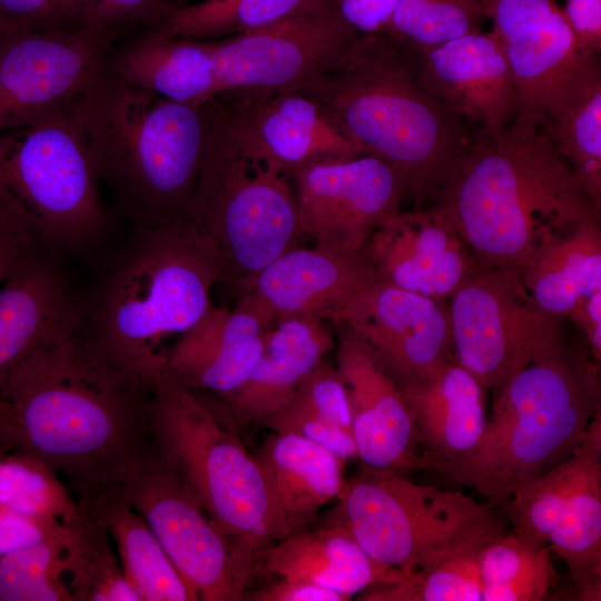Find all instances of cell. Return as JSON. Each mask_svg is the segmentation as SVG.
Here are the masks:
<instances>
[{
    "mask_svg": "<svg viewBox=\"0 0 601 601\" xmlns=\"http://www.w3.org/2000/svg\"><path fill=\"white\" fill-rule=\"evenodd\" d=\"M152 388L78 332L0 378V447L40 460L86 500L122 485L151 449Z\"/></svg>",
    "mask_w": 601,
    "mask_h": 601,
    "instance_id": "1",
    "label": "cell"
},
{
    "mask_svg": "<svg viewBox=\"0 0 601 601\" xmlns=\"http://www.w3.org/2000/svg\"><path fill=\"white\" fill-rule=\"evenodd\" d=\"M434 201L480 262L519 270L552 236L600 219L544 119L529 114L479 132Z\"/></svg>",
    "mask_w": 601,
    "mask_h": 601,
    "instance_id": "2",
    "label": "cell"
},
{
    "mask_svg": "<svg viewBox=\"0 0 601 601\" xmlns=\"http://www.w3.org/2000/svg\"><path fill=\"white\" fill-rule=\"evenodd\" d=\"M299 91L365 155L396 168L417 205L435 199L471 142L417 51L387 33L358 35Z\"/></svg>",
    "mask_w": 601,
    "mask_h": 601,
    "instance_id": "3",
    "label": "cell"
},
{
    "mask_svg": "<svg viewBox=\"0 0 601 601\" xmlns=\"http://www.w3.org/2000/svg\"><path fill=\"white\" fill-rule=\"evenodd\" d=\"M224 263L191 221L134 227L85 292L79 334L105 359L154 387L167 373L165 342L205 315Z\"/></svg>",
    "mask_w": 601,
    "mask_h": 601,
    "instance_id": "4",
    "label": "cell"
},
{
    "mask_svg": "<svg viewBox=\"0 0 601 601\" xmlns=\"http://www.w3.org/2000/svg\"><path fill=\"white\" fill-rule=\"evenodd\" d=\"M117 211L132 227L188 221L205 154L207 102L185 105L128 85L106 66L65 105Z\"/></svg>",
    "mask_w": 601,
    "mask_h": 601,
    "instance_id": "5",
    "label": "cell"
},
{
    "mask_svg": "<svg viewBox=\"0 0 601 601\" xmlns=\"http://www.w3.org/2000/svg\"><path fill=\"white\" fill-rule=\"evenodd\" d=\"M600 410V363L583 343L569 341L493 392L483 435L451 476L504 503L521 484L564 461Z\"/></svg>",
    "mask_w": 601,
    "mask_h": 601,
    "instance_id": "6",
    "label": "cell"
},
{
    "mask_svg": "<svg viewBox=\"0 0 601 601\" xmlns=\"http://www.w3.org/2000/svg\"><path fill=\"white\" fill-rule=\"evenodd\" d=\"M220 401L211 403L166 373L151 392V445L211 521L257 558L275 542L268 495L254 455Z\"/></svg>",
    "mask_w": 601,
    "mask_h": 601,
    "instance_id": "7",
    "label": "cell"
},
{
    "mask_svg": "<svg viewBox=\"0 0 601 601\" xmlns=\"http://www.w3.org/2000/svg\"><path fill=\"white\" fill-rule=\"evenodd\" d=\"M99 184L85 138L63 106L0 134V196L35 245L67 259L95 249L111 224Z\"/></svg>",
    "mask_w": 601,
    "mask_h": 601,
    "instance_id": "8",
    "label": "cell"
},
{
    "mask_svg": "<svg viewBox=\"0 0 601 601\" xmlns=\"http://www.w3.org/2000/svg\"><path fill=\"white\" fill-rule=\"evenodd\" d=\"M337 500L326 521L344 528L374 561L402 573L505 532L486 504L392 470L365 466Z\"/></svg>",
    "mask_w": 601,
    "mask_h": 601,
    "instance_id": "9",
    "label": "cell"
},
{
    "mask_svg": "<svg viewBox=\"0 0 601 601\" xmlns=\"http://www.w3.org/2000/svg\"><path fill=\"white\" fill-rule=\"evenodd\" d=\"M200 177L188 218L218 248L220 280L240 284L297 246L298 208L286 174L245 157L207 102Z\"/></svg>",
    "mask_w": 601,
    "mask_h": 601,
    "instance_id": "10",
    "label": "cell"
},
{
    "mask_svg": "<svg viewBox=\"0 0 601 601\" xmlns=\"http://www.w3.org/2000/svg\"><path fill=\"white\" fill-rule=\"evenodd\" d=\"M447 304L453 357L492 393L570 341L565 318L535 303L516 268L482 264Z\"/></svg>",
    "mask_w": 601,
    "mask_h": 601,
    "instance_id": "11",
    "label": "cell"
},
{
    "mask_svg": "<svg viewBox=\"0 0 601 601\" xmlns=\"http://www.w3.org/2000/svg\"><path fill=\"white\" fill-rule=\"evenodd\" d=\"M121 490L197 601L244 599L256 558L211 521L152 445Z\"/></svg>",
    "mask_w": 601,
    "mask_h": 601,
    "instance_id": "12",
    "label": "cell"
},
{
    "mask_svg": "<svg viewBox=\"0 0 601 601\" xmlns=\"http://www.w3.org/2000/svg\"><path fill=\"white\" fill-rule=\"evenodd\" d=\"M357 36L336 0H322L274 24L207 41L219 93H268L300 90Z\"/></svg>",
    "mask_w": 601,
    "mask_h": 601,
    "instance_id": "13",
    "label": "cell"
},
{
    "mask_svg": "<svg viewBox=\"0 0 601 601\" xmlns=\"http://www.w3.org/2000/svg\"><path fill=\"white\" fill-rule=\"evenodd\" d=\"M292 176L300 238L314 246L357 254L388 217L400 211L406 185L400 171L371 156L316 158Z\"/></svg>",
    "mask_w": 601,
    "mask_h": 601,
    "instance_id": "14",
    "label": "cell"
},
{
    "mask_svg": "<svg viewBox=\"0 0 601 601\" xmlns=\"http://www.w3.org/2000/svg\"><path fill=\"white\" fill-rule=\"evenodd\" d=\"M119 37L88 29L0 39V134L61 108L101 68Z\"/></svg>",
    "mask_w": 601,
    "mask_h": 601,
    "instance_id": "15",
    "label": "cell"
},
{
    "mask_svg": "<svg viewBox=\"0 0 601 601\" xmlns=\"http://www.w3.org/2000/svg\"><path fill=\"white\" fill-rule=\"evenodd\" d=\"M217 118L240 152L283 174L316 158L365 155L324 109L299 90L221 92L211 99Z\"/></svg>",
    "mask_w": 601,
    "mask_h": 601,
    "instance_id": "16",
    "label": "cell"
},
{
    "mask_svg": "<svg viewBox=\"0 0 601 601\" xmlns=\"http://www.w3.org/2000/svg\"><path fill=\"white\" fill-rule=\"evenodd\" d=\"M510 65L516 114L549 120L592 55L579 46L555 0H477Z\"/></svg>",
    "mask_w": 601,
    "mask_h": 601,
    "instance_id": "17",
    "label": "cell"
},
{
    "mask_svg": "<svg viewBox=\"0 0 601 601\" xmlns=\"http://www.w3.org/2000/svg\"><path fill=\"white\" fill-rule=\"evenodd\" d=\"M335 324L361 336L395 381L454 359L447 302L386 280L366 284Z\"/></svg>",
    "mask_w": 601,
    "mask_h": 601,
    "instance_id": "18",
    "label": "cell"
},
{
    "mask_svg": "<svg viewBox=\"0 0 601 601\" xmlns=\"http://www.w3.org/2000/svg\"><path fill=\"white\" fill-rule=\"evenodd\" d=\"M66 262L35 247L0 284V378L80 331L85 292L73 283Z\"/></svg>",
    "mask_w": 601,
    "mask_h": 601,
    "instance_id": "19",
    "label": "cell"
},
{
    "mask_svg": "<svg viewBox=\"0 0 601 601\" xmlns=\"http://www.w3.org/2000/svg\"><path fill=\"white\" fill-rule=\"evenodd\" d=\"M362 253L373 279L442 302L483 264L434 206L392 215Z\"/></svg>",
    "mask_w": 601,
    "mask_h": 601,
    "instance_id": "20",
    "label": "cell"
},
{
    "mask_svg": "<svg viewBox=\"0 0 601 601\" xmlns=\"http://www.w3.org/2000/svg\"><path fill=\"white\" fill-rule=\"evenodd\" d=\"M337 325L335 366L347 394L358 457L370 469H423L411 412L397 382L361 336Z\"/></svg>",
    "mask_w": 601,
    "mask_h": 601,
    "instance_id": "21",
    "label": "cell"
},
{
    "mask_svg": "<svg viewBox=\"0 0 601 601\" xmlns=\"http://www.w3.org/2000/svg\"><path fill=\"white\" fill-rule=\"evenodd\" d=\"M363 253L294 247L238 284L239 303L269 327L289 317L335 323L342 309L372 280Z\"/></svg>",
    "mask_w": 601,
    "mask_h": 601,
    "instance_id": "22",
    "label": "cell"
},
{
    "mask_svg": "<svg viewBox=\"0 0 601 601\" xmlns=\"http://www.w3.org/2000/svg\"><path fill=\"white\" fill-rule=\"evenodd\" d=\"M396 382L411 412L423 469L452 475L483 435L487 390L455 359Z\"/></svg>",
    "mask_w": 601,
    "mask_h": 601,
    "instance_id": "23",
    "label": "cell"
},
{
    "mask_svg": "<svg viewBox=\"0 0 601 601\" xmlns=\"http://www.w3.org/2000/svg\"><path fill=\"white\" fill-rule=\"evenodd\" d=\"M417 53L433 89L479 132H499L515 116L510 65L493 31L464 35Z\"/></svg>",
    "mask_w": 601,
    "mask_h": 601,
    "instance_id": "24",
    "label": "cell"
},
{
    "mask_svg": "<svg viewBox=\"0 0 601 601\" xmlns=\"http://www.w3.org/2000/svg\"><path fill=\"white\" fill-rule=\"evenodd\" d=\"M267 327L247 306L208 308L167 353V374L181 385L226 396L248 377Z\"/></svg>",
    "mask_w": 601,
    "mask_h": 601,
    "instance_id": "25",
    "label": "cell"
},
{
    "mask_svg": "<svg viewBox=\"0 0 601 601\" xmlns=\"http://www.w3.org/2000/svg\"><path fill=\"white\" fill-rule=\"evenodd\" d=\"M335 343L325 321L280 319L265 331L260 354L243 385L219 400L236 424H260L292 398Z\"/></svg>",
    "mask_w": 601,
    "mask_h": 601,
    "instance_id": "26",
    "label": "cell"
},
{
    "mask_svg": "<svg viewBox=\"0 0 601 601\" xmlns=\"http://www.w3.org/2000/svg\"><path fill=\"white\" fill-rule=\"evenodd\" d=\"M254 457L266 486L275 542L307 528L345 483L344 461L298 435L273 433Z\"/></svg>",
    "mask_w": 601,
    "mask_h": 601,
    "instance_id": "27",
    "label": "cell"
},
{
    "mask_svg": "<svg viewBox=\"0 0 601 601\" xmlns=\"http://www.w3.org/2000/svg\"><path fill=\"white\" fill-rule=\"evenodd\" d=\"M106 66L128 85L185 105L200 106L219 93L207 40L140 30L110 46Z\"/></svg>",
    "mask_w": 601,
    "mask_h": 601,
    "instance_id": "28",
    "label": "cell"
},
{
    "mask_svg": "<svg viewBox=\"0 0 601 601\" xmlns=\"http://www.w3.org/2000/svg\"><path fill=\"white\" fill-rule=\"evenodd\" d=\"M257 559L267 574L303 580L347 600L373 584L396 581L403 574L374 561L344 528L329 521L286 535L263 550Z\"/></svg>",
    "mask_w": 601,
    "mask_h": 601,
    "instance_id": "29",
    "label": "cell"
},
{
    "mask_svg": "<svg viewBox=\"0 0 601 601\" xmlns=\"http://www.w3.org/2000/svg\"><path fill=\"white\" fill-rule=\"evenodd\" d=\"M79 503L108 532L125 575L141 601H197L152 530L127 501L121 485Z\"/></svg>",
    "mask_w": 601,
    "mask_h": 601,
    "instance_id": "30",
    "label": "cell"
},
{
    "mask_svg": "<svg viewBox=\"0 0 601 601\" xmlns=\"http://www.w3.org/2000/svg\"><path fill=\"white\" fill-rule=\"evenodd\" d=\"M600 219L584 220L549 238L522 269V282L545 312L566 318L601 289Z\"/></svg>",
    "mask_w": 601,
    "mask_h": 601,
    "instance_id": "31",
    "label": "cell"
},
{
    "mask_svg": "<svg viewBox=\"0 0 601 601\" xmlns=\"http://www.w3.org/2000/svg\"><path fill=\"white\" fill-rule=\"evenodd\" d=\"M558 152L601 209V65L592 55L579 69L552 117L544 121Z\"/></svg>",
    "mask_w": 601,
    "mask_h": 601,
    "instance_id": "32",
    "label": "cell"
},
{
    "mask_svg": "<svg viewBox=\"0 0 601 601\" xmlns=\"http://www.w3.org/2000/svg\"><path fill=\"white\" fill-rule=\"evenodd\" d=\"M601 459V410L581 444L561 463L516 487L504 502L512 532L534 545L550 534L585 470Z\"/></svg>",
    "mask_w": 601,
    "mask_h": 601,
    "instance_id": "33",
    "label": "cell"
},
{
    "mask_svg": "<svg viewBox=\"0 0 601 601\" xmlns=\"http://www.w3.org/2000/svg\"><path fill=\"white\" fill-rule=\"evenodd\" d=\"M548 545L568 566L577 600L601 598V459L581 476Z\"/></svg>",
    "mask_w": 601,
    "mask_h": 601,
    "instance_id": "34",
    "label": "cell"
},
{
    "mask_svg": "<svg viewBox=\"0 0 601 601\" xmlns=\"http://www.w3.org/2000/svg\"><path fill=\"white\" fill-rule=\"evenodd\" d=\"M0 505L57 526H76L83 516L78 499L52 469L14 451L0 454Z\"/></svg>",
    "mask_w": 601,
    "mask_h": 601,
    "instance_id": "35",
    "label": "cell"
},
{
    "mask_svg": "<svg viewBox=\"0 0 601 601\" xmlns=\"http://www.w3.org/2000/svg\"><path fill=\"white\" fill-rule=\"evenodd\" d=\"M322 0H205L176 7L154 29L165 37L216 40L250 32L304 11Z\"/></svg>",
    "mask_w": 601,
    "mask_h": 601,
    "instance_id": "36",
    "label": "cell"
},
{
    "mask_svg": "<svg viewBox=\"0 0 601 601\" xmlns=\"http://www.w3.org/2000/svg\"><path fill=\"white\" fill-rule=\"evenodd\" d=\"M82 510L69 550L67 583L73 601H141L125 575L108 532Z\"/></svg>",
    "mask_w": 601,
    "mask_h": 601,
    "instance_id": "37",
    "label": "cell"
},
{
    "mask_svg": "<svg viewBox=\"0 0 601 601\" xmlns=\"http://www.w3.org/2000/svg\"><path fill=\"white\" fill-rule=\"evenodd\" d=\"M76 526L1 558L0 601H73L67 575Z\"/></svg>",
    "mask_w": 601,
    "mask_h": 601,
    "instance_id": "38",
    "label": "cell"
},
{
    "mask_svg": "<svg viewBox=\"0 0 601 601\" xmlns=\"http://www.w3.org/2000/svg\"><path fill=\"white\" fill-rule=\"evenodd\" d=\"M485 541L433 565L403 573L396 581L373 584L359 592L356 600L481 601L482 582L477 552Z\"/></svg>",
    "mask_w": 601,
    "mask_h": 601,
    "instance_id": "39",
    "label": "cell"
},
{
    "mask_svg": "<svg viewBox=\"0 0 601 601\" xmlns=\"http://www.w3.org/2000/svg\"><path fill=\"white\" fill-rule=\"evenodd\" d=\"M483 18L477 0H400L386 33L420 52L480 32Z\"/></svg>",
    "mask_w": 601,
    "mask_h": 601,
    "instance_id": "40",
    "label": "cell"
},
{
    "mask_svg": "<svg viewBox=\"0 0 601 601\" xmlns=\"http://www.w3.org/2000/svg\"><path fill=\"white\" fill-rule=\"evenodd\" d=\"M82 29H88L82 0H0V38Z\"/></svg>",
    "mask_w": 601,
    "mask_h": 601,
    "instance_id": "41",
    "label": "cell"
},
{
    "mask_svg": "<svg viewBox=\"0 0 601 601\" xmlns=\"http://www.w3.org/2000/svg\"><path fill=\"white\" fill-rule=\"evenodd\" d=\"M89 30L119 38L159 29L177 7L171 0H82Z\"/></svg>",
    "mask_w": 601,
    "mask_h": 601,
    "instance_id": "42",
    "label": "cell"
},
{
    "mask_svg": "<svg viewBox=\"0 0 601 601\" xmlns=\"http://www.w3.org/2000/svg\"><path fill=\"white\" fill-rule=\"evenodd\" d=\"M260 425L274 433L302 436L328 450L344 462L358 457L357 446L351 431L289 403L264 420Z\"/></svg>",
    "mask_w": 601,
    "mask_h": 601,
    "instance_id": "43",
    "label": "cell"
},
{
    "mask_svg": "<svg viewBox=\"0 0 601 601\" xmlns=\"http://www.w3.org/2000/svg\"><path fill=\"white\" fill-rule=\"evenodd\" d=\"M549 545H534L515 533L486 540L477 552L482 589L505 583L533 565Z\"/></svg>",
    "mask_w": 601,
    "mask_h": 601,
    "instance_id": "44",
    "label": "cell"
},
{
    "mask_svg": "<svg viewBox=\"0 0 601 601\" xmlns=\"http://www.w3.org/2000/svg\"><path fill=\"white\" fill-rule=\"evenodd\" d=\"M548 546L539 560L514 579L482 589L481 601H540L544 600L555 579Z\"/></svg>",
    "mask_w": 601,
    "mask_h": 601,
    "instance_id": "45",
    "label": "cell"
},
{
    "mask_svg": "<svg viewBox=\"0 0 601 601\" xmlns=\"http://www.w3.org/2000/svg\"><path fill=\"white\" fill-rule=\"evenodd\" d=\"M68 529L70 528L50 525L28 519L0 505V559L61 534Z\"/></svg>",
    "mask_w": 601,
    "mask_h": 601,
    "instance_id": "46",
    "label": "cell"
},
{
    "mask_svg": "<svg viewBox=\"0 0 601 601\" xmlns=\"http://www.w3.org/2000/svg\"><path fill=\"white\" fill-rule=\"evenodd\" d=\"M400 0H336L343 20L358 35L386 33Z\"/></svg>",
    "mask_w": 601,
    "mask_h": 601,
    "instance_id": "47",
    "label": "cell"
},
{
    "mask_svg": "<svg viewBox=\"0 0 601 601\" xmlns=\"http://www.w3.org/2000/svg\"><path fill=\"white\" fill-rule=\"evenodd\" d=\"M562 11L581 49L600 55L601 0H566Z\"/></svg>",
    "mask_w": 601,
    "mask_h": 601,
    "instance_id": "48",
    "label": "cell"
},
{
    "mask_svg": "<svg viewBox=\"0 0 601 601\" xmlns=\"http://www.w3.org/2000/svg\"><path fill=\"white\" fill-rule=\"evenodd\" d=\"M244 599L255 601H346L342 594L313 583L278 578L277 581L263 587Z\"/></svg>",
    "mask_w": 601,
    "mask_h": 601,
    "instance_id": "49",
    "label": "cell"
},
{
    "mask_svg": "<svg viewBox=\"0 0 601 601\" xmlns=\"http://www.w3.org/2000/svg\"><path fill=\"white\" fill-rule=\"evenodd\" d=\"M584 336L592 357L601 362V289L580 302L568 315Z\"/></svg>",
    "mask_w": 601,
    "mask_h": 601,
    "instance_id": "50",
    "label": "cell"
},
{
    "mask_svg": "<svg viewBox=\"0 0 601 601\" xmlns=\"http://www.w3.org/2000/svg\"><path fill=\"white\" fill-rule=\"evenodd\" d=\"M36 246L9 214L0 221V284Z\"/></svg>",
    "mask_w": 601,
    "mask_h": 601,
    "instance_id": "51",
    "label": "cell"
},
{
    "mask_svg": "<svg viewBox=\"0 0 601 601\" xmlns=\"http://www.w3.org/2000/svg\"><path fill=\"white\" fill-rule=\"evenodd\" d=\"M8 215V210L3 199L0 196V221Z\"/></svg>",
    "mask_w": 601,
    "mask_h": 601,
    "instance_id": "52",
    "label": "cell"
},
{
    "mask_svg": "<svg viewBox=\"0 0 601 601\" xmlns=\"http://www.w3.org/2000/svg\"><path fill=\"white\" fill-rule=\"evenodd\" d=\"M176 6L181 7L185 6L187 0H171Z\"/></svg>",
    "mask_w": 601,
    "mask_h": 601,
    "instance_id": "53",
    "label": "cell"
},
{
    "mask_svg": "<svg viewBox=\"0 0 601 601\" xmlns=\"http://www.w3.org/2000/svg\"><path fill=\"white\" fill-rule=\"evenodd\" d=\"M3 453H6V451L2 447H0V454H3Z\"/></svg>",
    "mask_w": 601,
    "mask_h": 601,
    "instance_id": "54",
    "label": "cell"
},
{
    "mask_svg": "<svg viewBox=\"0 0 601 601\" xmlns=\"http://www.w3.org/2000/svg\"><path fill=\"white\" fill-rule=\"evenodd\" d=\"M1 39V38H0Z\"/></svg>",
    "mask_w": 601,
    "mask_h": 601,
    "instance_id": "55",
    "label": "cell"
}]
</instances>
